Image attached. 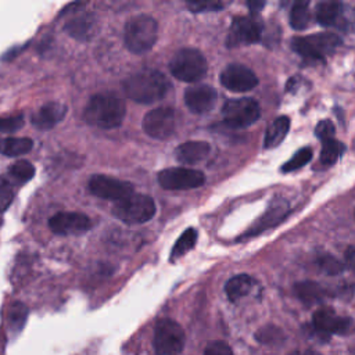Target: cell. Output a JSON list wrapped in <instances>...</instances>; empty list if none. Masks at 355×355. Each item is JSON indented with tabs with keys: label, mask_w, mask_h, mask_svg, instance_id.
<instances>
[{
	"label": "cell",
	"mask_w": 355,
	"mask_h": 355,
	"mask_svg": "<svg viewBox=\"0 0 355 355\" xmlns=\"http://www.w3.org/2000/svg\"><path fill=\"white\" fill-rule=\"evenodd\" d=\"M169 87L171 83L166 76L151 68L140 69L122 82L125 96L140 104H151L161 100Z\"/></svg>",
	"instance_id": "obj_1"
},
{
	"label": "cell",
	"mask_w": 355,
	"mask_h": 355,
	"mask_svg": "<svg viewBox=\"0 0 355 355\" xmlns=\"http://www.w3.org/2000/svg\"><path fill=\"white\" fill-rule=\"evenodd\" d=\"M125 114V101L112 92H103L90 97L83 111V119L101 129H115L121 126Z\"/></svg>",
	"instance_id": "obj_2"
},
{
	"label": "cell",
	"mask_w": 355,
	"mask_h": 355,
	"mask_svg": "<svg viewBox=\"0 0 355 355\" xmlns=\"http://www.w3.org/2000/svg\"><path fill=\"white\" fill-rule=\"evenodd\" d=\"M158 24L147 14H139L128 19L123 31L125 46L130 53L141 54L148 51L157 42Z\"/></svg>",
	"instance_id": "obj_3"
},
{
	"label": "cell",
	"mask_w": 355,
	"mask_h": 355,
	"mask_svg": "<svg viewBox=\"0 0 355 355\" xmlns=\"http://www.w3.org/2000/svg\"><path fill=\"white\" fill-rule=\"evenodd\" d=\"M111 211L116 219L128 225H139L148 222L155 215V202L147 194L132 193L114 202Z\"/></svg>",
	"instance_id": "obj_4"
},
{
	"label": "cell",
	"mask_w": 355,
	"mask_h": 355,
	"mask_svg": "<svg viewBox=\"0 0 355 355\" xmlns=\"http://www.w3.org/2000/svg\"><path fill=\"white\" fill-rule=\"evenodd\" d=\"M207 60L197 49H182L169 61L171 73L183 82H198L207 73Z\"/></svg>",
	"instance_id": "obj_5"
},
{
	"label": "cell",
	"mask_w": 355,
	"mask_h": 355,
	"mask_svg": "<svg viewBox=\"0 0 355 355\" xmlns=\"http://www.w3.org/2000/svg\"><path fill=\"white\" fill-rule=\"evenodd\" d=\"M341 44V39L334 33H315L311 36H297L291 40V49L305 60L322 61Z\"/></svg>",
	"instance_id": "obj_6"
},
{
	"label": "cell",
	"mask_w": 355,
	"mask_h": 355,
	"mask_svg": "<svg viewBox=\"0 0 355 355\" xmlns=\"http://www.w3.org/2000/svg\"><path fill=\"white\" fill-rule=\"evenodd\" d=\"M153 345L157 355H179L184 347V331L172 319H159L154 329Z\"/></svg>",
	"instance_id": "obj_7"
},
{
	"label": "cell",
	"mask_w": 355,
	"mask_h": 355,
	"mask_svg": "<svg viewBox=\"0 0 355 355\" xmlns=\"http://www.w3.org/2000/svg\"><path fill=\"white\" fill-rule=\"evenodd\" d=\"M223 122L230 129H244L255 123L261 116V107L254 98H234L225 103Z\"/></svg>",
	"instance_id": "obj_8"
},
{
	"label": "cell",
	"mask_w": 355,
	"mask_h": 355,
	"mask_svg": "<svg viewBox=\"0 0 355 355\" xmlns=\"http://www.w3.org/2000/svg\"><path fill=\"white\" fill-rule=\"evenodd\" d=\"M158 183L165 190H187L202 186L205 176L201 171L176 166L161 171L158 173Z\"/></svg>",
	"instance_id": "obj_9"
},
{
	"label": "cell",
	"mask_w": 355,
	"mask_h": 355,
	"mask_svg": "<svg viewBox=\"0 0 355 355\" xmlns=\"http://www.w3.org/2000/svg\"><path fill=\"white\" fill-rule=\"evenodd\" d=\"M144 133L153 139L164 140L172 136L176 128L175 111L171 107H158L148 111L141 122Z\"/></svg>",
	"instance_id": "obj_10"
},
{
	"label": "cell",
	"mask_w": 355,
	"mask_h": 355,
	"mask_svg": "<svg viewBox=\"0 0 355 355\" xmlns=\"http://www.w3.org/2000/svg\"><path fill=\"white\" fill-rule=\"evenodd\" d=\"M87 189L93 196L104 200H111L114 202L135 193V187L132 183L105 175L92 176L87 183Z\"/></svg>",
	"instance_id": "obj_11"
},
{
	"label": "cell",
	"mask_w": 355,
	"mask_h": 355,
	"mask_svg": "<svg viewBox=\"0 0 355 355\" xmlns=\"http://www.w3.org/2000/svg\"><path fill=\"white\" fill-rule=\"evenodd\" d=\"M262 25L254 17H236L232 21L229 35L226 39L227 47H237L240 44H252L261 40Z\"/></svg>",
	"instance_id": "obj_12"
},
{
	"label": "cell",
	"mask_w": 355,
	"mask_h": 355,
	"mask_svg": "<svg viewBox=\"0 0 355 355\" xmlns=\"http://www.w3.org/2000/svg\"><path fill=\"white\" fill-rule=\"evenodd\" d=\"M219 80L232 92H250L258 85L257 75L243 64H229L220 72Z\"/></svg>",
	"instance_id": "obj_13"
},
{
	"label": "cell",
	"mask_w": 355,
	"mask_h": 355,
	"mask_svg": "<svg viewBox=\"0 0 355 355\" xmlns=\"http://www.w3.org/2000/svg\"><path fill=\"white\" fill-rule=\"evenodd\" d=\"M49 227L61 236L82 234L92 227V220L82 212H58L49 219Z\"/></svg>",
	"instance_id": "obj_14"
},
{
	"label": "cell",
	"mask_w": 355,
	"mask_h": 355,
	"mask_svg": "<svg viewBox=\"0 0 355 355\" xmlns=\"http://www.w3.org/2000/svg\"><path fill=\"white\" fill-rule=\"evenodd\" d=\"M312 323L318 331L324 334H347L351 330L352 319L338 315L329 306H323L313 313Z\"/></svg>",
	"instance_id": "obj_15"
},
{
	"label": "cell",
	"mask_w": 355,
	"mask_h": 355,
	"mask_svg": "<svg viewBox=\"0 0 355 355\" xmlns=\"http://www.w3.org/2000/svg\"><path fill=\"white\" fill-rule=\"evenodd\" d=\"M216 100V90L208 85L191 86L184 92V104L194 114H207L215 107Z\"/></svg>",
	"instance_id": "obj_16"
},
{
	"label": "cell",
	"mask_w": 355,
	"mask_h": 355,
	"mask_svg": "<svg viewBox=\"0 0 355 355\" xmlns=\"http://www.w3.org/2000/svg\"><path fill=\"white\" fill-rule=\"evenodd\" d=\"M67 105L60 101H50L42 105L31 118L32 125L40 130H47L64 119Z\"/></svg>",
	"instance_id": "obj_17"
},
{
	"label": "cell",
	"mask_w": 355,
	"mask_h": 355,
	"mask_svg": "<svg viewBox=\"0 0 355 355\" xmlns=\"http://www.w3.org/2000/svg\"><path fill=\"white\" fill-rule=\"evenodd\" d=\"M287 214H288V204L284 200L273 201L269 205L268 211L257 220L254 227L250 229L243 237H247V236H251V234H258V233L280 223V220H283Z\"/></svg>",
	"instance_id": "obj_18"
},
{
	"label": "cell",
	"mask_w": 355,
	"mask_h": 355,
	"mask_svg": "<svg viewBox=\"0 0 355 355\" xmlns=\"http://www.w3.org/2000/svg\"><path fill=\"white\" fill-rule=\"evenodd\" d=\"M211 151V146L207 141L191 140L182 143L175 150V157L179 162L186 165H194L205 159Z\"/></svg>",
	"instance_id": "obj_19"
},
{
	"label": "cell",
	"mask_w": 355,
	"mask_h": 355,
	"mask_svg": "<svg viewBox=\"0 0 355 355\" xmlns=\"http://www.w3.org/2000/svg\"><path fill=\"white\" fill-rule=\"evenodd\" d=\"M290 129V118L286 115L277 116L272 121L268 126L263 137V147L265 148H275L277 147L286 137Z\"/></svg>",
	"instance_id": "obj_20"
},
{
	"label": "cell",
	"mask_w": 355,
	"mask_h": 355,
	"mask_svg": "<svg viewBox=\"0 0 355 355\" xmlns=\"http://www.w3.org/2000/svg\"><path fill=\"white\" fill-rule=\"evenodd\" d=\"M254 286V279L248 275H236L230 277L225 284V293L232 302H237L247 295Z\"/></svg>",
	"instance_id": "obj_21"
},
{
	"label": "cell",
	"mask_w": 355,
	"mask_h": 355,
	"mask_svg": "<svg viewBox=\"0 0 355 355\" xmlns=\"http://www.w3.org/2000/svg\"><path fill=\"white\" fill-rule=\"evenodd\" d=\"M94 28V19L90 14H82L72 19H69L65 24V31L78 40H87Z\"/></svg>",
	"instance_id": "obj_22"
},
{
	"label": "cell",
	"mask_w": 355,
	"mask_h": 355,
	"mask_svg": "<svg viewBox=\"0 0 355 355\" xmlns=\"http://www.w3.org/2000/svg\"><path fill=\"white\" fill-rule=\"evenodd\" d=\"M343 12V4L338 1H322L316 6V21L322 26H334L338 24Z\"/></svg>",
	"instance_id": "obj_23"
},
{
	"label": "cell",
	"mask_w": 355,
	"mask_h": 355,
	"mask_svg": "<svg viewBox=\"0 0 355 355\" xmlns=\"http://www.w3.org/2000/svg\"><path fill=\"white\" fill-rule=\"evenodd\" d=\"M33 141L28 137H0V154L17 157L32 150Z\"/></svg>",
	"instance_id": "obj_24"
},
{
	"label": "cell",
	"mask_w": 355,
	"mask_h": 355,
	"mask_svg": "<svg viewBox=\"0 0 355 355\" xmlns=\"http://www.w3.org/2000/svg\"><path fill=\"white\" fill-rule=\"evenodd\" d=\"M294 291L297 297L306 305L320 302L324 297V288L315 282H300L295 284Z\"/></svg>",
	"instance_id": "obj_25"
},
{
	"label": "cell",
	"mask_w": 355,
	"mask_h": 355,
	"mask_svg": "<svg viewBox=\"0 0 355 355\" xmlns=\"http://www.w3.org/2000/svg\"><path fill=\"white\" fill-rule=\"evenodd\" d=\"M345 147L341 141L336 140V139H330V140H324L322 150H320V157H319V165L322 168H329L331 165H334L338 158L343 155Z\"/></svg>",
	"instance_id": "obj_26"
},
{
	"label": "cell",
	"mask_w": 355,
	"mask_h": 355,
	"mask_svg": "<svg viewBox=\"0 0 355 355\" xmlns=\"http://www.w3.org/2000/svg\"><path fill=\"white\" fill-rule=\"evenodd\" d=\"M311 24V11L308 1H295L290 11V25L295 31L306 29Z\"/></svg>",
	"instance_id": "obj_27"
},
{
	"label": "cell",
	"mask_w": 355,
	"mask_h": 355,
	"mask_svg": "<svg viewBox=\"0 0 355 355\" xmlns=\"http://www.w3.org/2000/svg\"><path fill=\"white\" fill-rule=\"evenodd\" d=\"M196 241H197V232H196V229H193V227L186 229L182 233V236L176 240V243H175V245L172 248V252H171V259L180 258L187 251L193 250L194 245H196Z\"/></svg>",
	"instance_id": "obj_28"
},
{
	"label": "cell",
	"mask_w": 355,
	"mask_h": 355,
	"mask_svg": "<svg viewBox=\"0 0 355 355\" xmlns=\"http://www.w3.org/2000/svg\"><path fill=\"white\" fill-rule=\"evenodd\" d=\"M8 175L10 178L18 183V184H24L26 182H29L33 175H35V166L26 161V159H19L17 162H14L10 169H8Z\"/></svg>",
	"instance_id": "obj_29"
},
{
	"label": "cell",
	"mask_w": 355,
	"mask_h": 355,
	"mask_svg": "<svg viewBox=\"0 0 355 355\" xmlns=\"http://www.w3.org/2000/svg\"><path fill=\"white\" fill-rule=\"evenodd\" d=\"M311 159H312V148H311V147H302V148H300V150L291 157V159H288L287 162L283 164L282 171H283V172H293V171H297V169L302 168L304 165H306Z\"/></svg>",
	"instance_id": "obj_30"
},
{
	"label": "cell",
	"mask_w": 355,
	"mask_h": 355,
	"mask_svg": "<svg viewBox=\"0 0 355 355\" xmlns=\"http://www.w3.org/2000/svg\"><path fill=\"white\" fill-rule=\"evenodd\" d=\"M316 263L320 268V270L324 272L326 275H338L345 268V265L341 261H338L336 257L330 254H320L316 259Z\"/></svg>",
	"instance_id": "obj_31"
},
{
	"label": "cell",
	"mask_w": 355,
	"mask_h": 355,
	"mask_svg": "<svg viewBox=\"0 0 355 355\" xmlns=\"http://www.w3.org/2000/svg\"><path fill=\"white\" fill-rule=\"evenodd\" d=\"M28 316V309L24 304L15 302L8 311V324L12 330H21Z\"/></svg>",
	"instance_id": "obj_32"
},
{
	"label": "cell",
	"mask_w": 355,
	"mask_h": 355,
	"mask_svg": "<svg viewBox=\"0 0 355 355\" xmlns=\"http://www.w3.org/2000/svg\"><path fill=\"white\" fill-rule=\"evenodd\" d=\"M24 126V115H12V116H3L0 118V132L1 133H11L17 132Z\"/></svg>",
	"instance_id": "obj_33"
},
{
	"label": "cell",
	"mask_w": 355,
	"mask_h": 355,
	"mask_svg": "<svg viewBox=\"0 0 355 355\" xmlns=\"http://www.w3.org/2000/svg\"><path fill=\"white\" fill-rule=\"evenodd\" d=\"M186 6L193 12H205V11H218L223 8V3L220 1H187Z\"/></svg>",
	"instance_id": "obj_34"
},
{
	"label": "cell",
	"mask_w": 355,
	"mask_h": 355,
	"mask_svg": "<svg viewBox=\"0 0 355 355\" xmlns=\"http://www.w3.org/2000/svg\"><path fill=\"white\" fill-rule=\"evenodd\" d=\"M12 198H14V191L11 184L6 179L0 178V212L6 211L10 207Z\"/></svg>",
	"instance_id": "obj_35"
},
{
	"label": "cell",
	"mask_w": 355,
	"mask_h": 355,
	"mask_svg": "<svg viewBox=\"0 0 355 355\" xmlns=\"http://www.w3.org/2000/svg\"><path fill=\"white\" fill-rule=\"evenodd\" d=\"M334 133H336V128H334L333 122L329 121V119L320 121V122L316 125V128H315V135H316V137L320 139L322 141L334 139Z\"/></svg>",
	"instance_id": "obj_36"
},
{
	"label": "cell",
	"mask_w": 355,
	"mask_h": 355,
	"mask_svg": "<svg viewBox=\"0 0 355 355\" xmlns=\"http://www.w3.org/2000/svg\"><path fill=\"white\" fill-rule=\"evenodd\" d=\"M204 355H233V351L225 341L216 340V341H211L205 347Z\"/></svg>",
	"instance_id": "obj_37"
},
{
	"label": "cell",
	"mask_w": 355,
	"mask_h": 355,
	"mask_svg": "<svg viewBox=\"0 0 355 355\" xmlns=\"http://www.w3.org/2000/svg\"><path fill=\"white\" fill-rule=\"evenodd\" d=\"M263 6H265L263 1H248V7H250L252 15H254V14H258L259 10H261Z\"/></svg>",
	"instance_id": "obj_38"
},
{
	"label": "cell",
	"mask_w": 355,
	"mask_h": 355,
	"mask_svg": "<svg viewBox=\"0 0 355 355\" xmlns=\"http://www.w3.org/2000/svg\"><path fill=\"white\" fill-rule=\"evenodd\" d=\"M347 259L349 262V266L354 263V247H349L347 251Z\"/></svg>",
	"instance_id": "obj_39"
}]
</instances>
